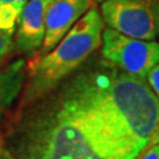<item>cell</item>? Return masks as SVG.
Here are the masks:
<instances>
[{
	"label": "cell",
	"mask_w": 159,
	"mask_h": 159,
	"mask_svg": "<svg viewBox=\"0 0 159 159\" xmlns=\"http://www.w3.org/2000/svg\"><path fill=\"white\" fill-rule=\"evenodd\" d=\"M4 148L19 159H137L142 152L104 100L93 70L20 107Z\"/></svg>",
	"instance_id": "obj_1"
},
{
	"label": "cell",
	"mask_w": 159,
	"mask_h": 159,
	"mask_svg": "<svg viewBox=\"0 0 159 159\" xmlns=\"http://www.w3.org/2000/svg\"><path fill=\"white\" fill-rule=\"evenodd\" d=\"M104 29L100 11L93 6L51 51L31 58L26 66L20 107L47 94L79 68L100 47Z\"/></svg>",
	"instance_id": "obj_2"
},
{
	"label": "cell",
	"mask_w": 159,
	"mask_h": 159,
	"mask_svg": "<svg viewBox=\"0 0 159 159\" xmlns=\"http://www.w3.org/2000/svg\"><path fill=\"white\" fill-rule=\"evenodd\" d=\"M104 100L140 151L159 124V102L146 79L126 73L108 63L93 70Z\"/></svg>",
	"instance_id": "obj_3"
},
{
	"label": "cell",
	"mask_w": 159,
	"mask_h": 159,
	"mask_svg": "<svg viewBox=\"0 0 159 159\" xmlns=\"http://www.w3.org/2000/svg\"><path fill=\"white\" fill-rule=\"evenodd\" d=\"M102 56L126 73L146 79L150 70L159 64V43L131 38L105 27L102 34Z\"/></svg>",
	"instance_id": "obj_4"
},
{
	"label": "cell",
	"mask_w": 159,
	"mask_h": 159,
	"mask_svg": "<svg viewBox=\"0 0 159 159\" xmlns=\"http://www.w3.org/2000/svg\"><path fill=\"white\" fill-rule=\"evenodd\" d=\"M158 0H104L100 16L104 24L131 38L154 40V6Z\"/></svg>",
	"instance_id": "obj_5"
},
{
	"label": "cell",
	"mask_w": 159,
	"mask_h": 159,
	"mask_svg": "<svg viewBox=\"0 0 159 159\" xmlns=\"http://www.w3.org/2000/svg\"><path fill=\"white\" fill-rule=\"evenodd\" d=\"M93 6H96L94 0H51L46 8L45 37L37 56L51 51Z\"/></svg>",
	"instance_id": "obj_6"
},
{
	"label": "cell",
	"mask_w": 159,
	"mask_h": 159,
	"mask_svg": "<svg viewBox=\"0 0 159 159\" xmlns=\"http://www.w3.org/2000/svg\"><path fill=\"white\" fill-rule=\"evenodd\" d=\"M51 0H29L19 16L13 45L19 53L35 57L45 37L46 8Z\"/></svg>",
	"instance_id": "obj_7"
},
{
	"label": "cell",
	"mask_w": 159,
	"mask_h": 159,
	"mask_svg": "<svg viewBox=\"0 0 159 159\" xmlns=\"http://www.w3.org/2000/svg\"><path fill=\"white\" fill-rule=\"evenodd\" d=\"M26 66L25 59L19 58L0 70V120L23 91Z\"/></svg>",
	"instance_id": "obj_8"
},
{
	"label": "cell",
	"mask_w": 159,
	"mask_h": 159,
	"mask_svg": "<svg viewBox=\"0 0 159 159\" xmlns=\"http://www.w3.org/2000/svg\"><path fill=\"white\" fill-rule=\"evenodd\" d=\"M29 0H0V32L13 35L19 16Z\"/></svg>",
	"instance_id": "obj_9"
},
{
	"label": "cell",
	"mask_w": 159,
	"mask_h": 159,
	"mask_svg": "<svg viewBox=\"0 0 159 159\" xmlns=\"http://www.w3.org/2000/svg\"><path fill=\"white\" fill-rule=\"evenodd\" d=\"M13 39L11 35L0 32V66L5 61V59L8 57L10 52L13 48Z\"/></svg>",
	"instance_id": "obj_10"
},
{
	"label": "cell",
	"mask_w": 159,
	"mask_h": 159,
	"mask_svg": "<svg viewBox=\"0 0 159 159\" xmlns=\"http://www.w3.org/2000/svg\"><path fill=\"white\" fill-rule=\"evenodd\" d=\"M146 81L159 102V64L150 70V72L146 75Z\"/></svg>",
	"instance_id": "obj_11"
},
{
	"label": "cell",
	"mask_w": 159,
	"mask_h": 159,
	"mask_svg": "<svg viewBox=\"0 0 159 159\" xmlns=\"http://www.w3.org/2000/svg\"><path fill=\"white\" fill-rule=\"evenodd\" d=\"M137 159H159V144H150L143 150Z\"/></svg>",
	"instance_id": "obj_12"
},
{
	"label": "cell",
	"mask_w": 159,
	"mask_h": 159,
	"mask_svg": "<svg viewBox=\"0 0 159 159\" xmlns=\"http://www.w3.org/2000/svg\"><path fill=\"white\" fill-rule=\"evenodd\" d=\"M153 14H154V26H156V33H157V37L159 38V0L157 1L156 6H154Z\"/></svg>",
	"instance_id": "obj_13"
},
{
	"label": "cell",
	"mask_w": 159,
	"mask_h": 159,
	"mask_svg": "<svg viewBox=\"0 0 159 159\" xmlns=\"http://www.w3.org/2000/svg\"><path fill=\"white\" fill-rule=\"evenodd\" d=\"M0 159H19L16 156H13L11 152H8L6 148H2V152L0 154Z\"/></svg>",
	"instance_id": "obj_14"
},
{
	"label": "cell",
	"mask_w": 159,
	"mask_h": 159,
	"mask_svg": "<svg viewBox=\"0 0 159 159\" xmlns=\"http://www.w3.org/2000/svg\"><path fill=\"white\" fill-rule=\"evenodd\" d=\"M150 144H159V124H158V126H157L156 131H154L153 136H152V138H151V140H150V143H148V145H150Z\"/></svg>",
	"instance_id": "obj_15"
},
{
	"label": "cell",
	"mask_w": 159,
	"mask_h": 159,
	"mask_svg": "<svg viewBox=\"0 0 159 159\" xmlns=\"http://www.w3.org/2000/svg\"><path fill=\"white\" fill-rule=\"evenodd\" d=\"M2 148H4V140H2V137L0 134V154L2 152Z\"/></svg>",
	"instance_id": "obj_16"
},
{
	"label": "cell",
	"mask_w": 159,
	"mask_h": 159,
	"mask_svg": "<svg viewBox=\"0 0 159 159\" xmlns=\"http://www.w3.org/2000/svg\"><path fill=\"white\" fill-rule=\"evenodd\" d=\"M94 1H97V2H102V1H104V0H94Z\"/></svg>",
	"instance_id": "obj_17"
}]
</instances>
